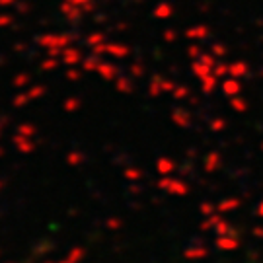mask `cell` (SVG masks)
<instances>
[]
</instances>
